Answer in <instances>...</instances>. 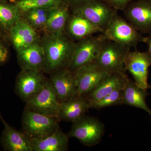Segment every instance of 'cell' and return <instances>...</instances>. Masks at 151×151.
<instances>
[{"instance_id": "d4e9b609", "label": "cell", "mask_w": 151, "mask_h": 151, "mask_svg": "<svg viewBox=\"0 0 151 151\" xmlns=\"http://www.w3.org/2000/svg\"><path fill=\"white\" fill-rule=\"evenodd\" d=\"M65 0H22L15 3L21 13L31 9L55 7L65 2Z\"/></svg>"}, {"instance_id": "2e32d148", "label": "cell", "mask_w": 151, "mask_h": 151, "mask_svg": "<svg viewBox=\"0 0 151 151\" xmlns=\"http://www.w3.org/2000/svg\"><path fill=\"white\" fill-rule=\"evenodd\" d=\"M74 73L78 96L84 97L94 89L108 74L100 70L94 63L79 68Z\"/></svg>"}, {"instance_id": "7c38bea8", "label": "cell", "mask_w": 151, "mask_h": 151, "mask_svg": "<svg viewBox=\"0 0 151 151\" xmlns=\"http://www.w3.org/2000/svg\"><path fill=\"white\" fill-rule=\"evenodd\" d=\"M49 80L60 103L78 96L75 75L68 68L52 72Z\"/></svg>"}, {"instance_id": "cb8c5ba5", "label": "cell", "mask_w": 151, "mask_h": 151, "mask_svg": "<svg viewBox=\"0 0 151 151\" xmlns=\"http://www.w3.org/2000/svg\"><path fill=\"white\" fill-rule=\"evenodd\" d=\"M57 7L31 9L22 13V17L35 29L43 30L50 14Z\"/></svg>"}, {"instance_id": "9a60e30c", "label": "cell", "mask_w": 151, "mask_h": 151, "mask_svg": "<svg viewBox=\"0 0 151 151\" xmlns=\"http://www.w3.org/2000/svg\"><path fill=\"white\" fill-rule=\"evenodd\" d=\"M16 52L18 63L21 69L45 71V54L40 42Z\"/></svg>"}, {"instance_id": "4316f807", "label": "cell", "mask_w": 151, "mask_h": 151, "mask_svg": "<svg viewBox=\"0 0 151 151\" xmlns=\"http://www.w3.org/2000/svg\"><path fill=\"white\" fill-rule=\"evenodd\" d=\"M5 38L2 35H0V65H4L7 62L9 57V51L5 42Z\"/></svg>"}, {"instance_id": "8992f818", "label": "cell", "mask_w": 151, "mask_h": 151, "mask_svg": "<svg viewBox=\"0 0 151 151\" xmlns=\"http://www.w3.org/2000/svg\"><path fill=\"white\" fill-rule=\"evenodd\" d=\"M106 40L103 34L100 33L75 42L71 61L68 68L74 73L79 68L93 63Z\"/></svg>"}, {"instance_id": "8fae6325", "label": "cell", "mask_w": 151, "mask_h": 151, "mask_svg": "<svg viewBox=\"0 0 151 151\" xmlns=\"http://www.w3.org/2000/svg\"><path fill=\"white\" fill-rule=\"evenodd\" d=\"M126 20L142 34L151 33V0H134L124 11Z\"/></svg>"}, {"instance_id": "ba28073f", "label": "cell", "mask_w": 151, "mask_h": 151, "mask_svg": "<svg viewBox=\"0 0 151 151\" xmlns=\"http://www.w3.org/2000/svg\"><path fill=\"white\" fill-rule=\"evenodd\" d=\"M47 80L43 71L21 69L16 79L15 93L25 103L43 89Z\"/></svg>"}, {"instance_id": "7a4b0ae2", "label": "cell", "mask_w": 151, "mask_h": 151, "mask_svg": "<svg viewBox=\"0 0 151 151\" xmlns=\"http://www.w3.org/2000/svg\"><path fill=\"white\" fill-rule=\"evenodd\" d=\"M70 6L71 12L84 17L104 31L118 13L102 0H80Z\"/></svg>"}, {"instance_id": "836d02e7", "label": "cell", "mask_w": 151, "mask_h": 151, "mask_svg": "<svg viewBox=\"0 0 151 151\" xmlns=\"http://www.w3.org/2000/svg\"></svg>"}, {"instance_id": "1f68e13d", "label": "cell", "mask_w": 151, "mask_h": 151, "mask_svg": "<svg viewBox=\"0 0 151 151\" xmlns=\"http://www.w3.org/2000/svg\"><path fill=\"white\" fill-rule=\"evenodd\" d=\"M1 1H9L10 0H1Z\"/></svg>"}, {"instance_id": "d6a6232c", "label": "cell", "mask_w": 151, "mask_h": 151, "mask_svg": "<svg viewBox=\"0 0 151 151\" xmlns=\"http://www.w3.org/2000/svg\"><path fill=\"white\" fill-rule=\"evenodd\" d=\"M0 80H1V73H0Z\"/></svg>"}, {"instance_id": "6da1fadb", "label": "cell", "mask_w": 151, "mask_h": 151, "mask_svg": "<svg viewBox=\"0 0 151 151\" xmlns=\"http://www.w3.org/2000/svg\"><path fill=\"white\" fill-rule=\"evenodd\" d=\"M40 42L45 54V71L52 73L68 67L75 42L66 32L46 33L40 40Z\"/></svg>"}, {"instance_id": "30bf717a", "label": "cell", "mask_w": 151, "mask_h": 151, "mask_svg": "<svg viewBox=\"0 0 151 151\" xmlns=\"http://www.w3.org/2000/svg\"><path fill=\"white\" fill-rule=\"evenodd\" d=\"M151 58L148 52L130 50L125 60L126 71L128 70L132 74L138 86L146 90L151 88V85L148 82Z\"/></svg>"}, {"instance_id": "f1b7e54d", "label": "cell", "mask_w": 151, "mask_h": 151, "mask_svg": "<svg viewBox=\"0 0 151 151\" xmlns=\"http://www.w3.org/2000/svg\"><path fill=\"white\" fill-rule=\"evenodd\" d=\"M143 42H145L147 45L148 47V53L150 55L151 58V35L147 37H144L143 39Z\"/></svg>"}, {"instance_id": "3957f363", "label": "cell", "mask_w": 151, "mask_h": 151, "mask_svg": "<svg viewBox=\"0 0 151 151\" xmlns=\"http://www.w3.org/2000/svg\"><path fill=\"white\" fill-rule=\"evenodd\" d=\"M58 118L47 116L25 108L22 119V129L31 139L45 137L57 130Z\"/></svg>"}, {"instance_id": "4fadbf2b", "label": "cell", "mask_w": 151, "mask_h": 151, "mask_svg": "<svg viewBox=\"0 0 151 151\" xmlns=\"http://www.w3.org/2000/svg\"><path fill=\"white\" fill-rule=\"evenodd\" d=\"M129 78L126 72L108 73L84 97L89 104L96 102L116 90L124 89Z\"/></svg>"}, {"instance_id": "5bb4252c", "label": "cell", "mask_w": 151, "mask_h": 151, "mask_svg": "<svg viewBox=\"0 0 151 151\" xmlns=\"http://www.w3.org/2000/svg\"><path fill=\"white\" fill-rule=\"evenodd\" d=\"M8 40L16 51L40 42L37 30L22 17L11 28Z\"/></svg>"}, {"instance_id": "9c48e42d", "label": "cell", "mask_w": 151, "mask_h": 151, "mask_svg": "<svg viewBox=\"0 0 151 151\" xmlns=\"http://www.w3.org/2000/svg\"><path fill=\"white\" fill-rule=\"evenodd\" d=\"M25 103V108L31 111L58 118L61 103L49 79L43 89Z\"/></svg>"}, {"instance_id": "f546056e", "label": "cell", "mask_w": 151, "mask_h": 151, "mask_svg": "<svg viewBox=\"0 0 151 151\" xmlns=\"http://www.w3.org/2000/svg\"><path fill=\"white\" fill-rule=\"evenodd\" d=\"M65 1L66 2L68 3L69 5L70 6L71 5L75 4L77 2L79 1L80 0H65Z\"/></svg>"}, {"instance_id": "ac0fdd59", "label": "cell", "mask_w": 151, "mask_h": 151, "mask_svg": "<svg viewBox=\"0 0 151 151\" xmlns=\"http://www.w3.org/2000/svg\"><path fill=\"white\" fill-rule=\"evenodd\" d=\"M65 32L72 39L77 40L104 32L103 30L85 18L72 12L68 22Z\"/></svg>"}, {"instance_id": "44dd1931", "label": "cell", "mask_w": 151, "mask_h": 151, "mask_svg": "<svg viewBox=\"0 0 151 151\" xmlns=\"http://www.w3.org/2000/svg\"><path fill=\"white\" fill-rule=\"evenodd\" d=\"M123 92L124 105L140 108L151 116V110L146 103V99L150 94L146 89L141 88L129 78Z\"/></svg>"}, {"instance_id": "e0dca14e", "label": "cell", "mask_w": 151, "mask_h": 151, "mask_svg": "<svg viewBox=\"0 0 151 151\" xmlns=\"http://www.w3.org/2000/svg\"><path fill=\"white\" fill-rule=\"evenodd\" d=\"M0 119L4 126L1 138L4 150L33 151L30 139L23 132H19L9 125L0 113Z\"/></svg>"}, {"instance_id": "603a6c76", "label": "cell", "mask_w": 151, "mask_h": 151, "mask_svg": "<svg viewBox=\"0 0 151 151\" xmlns=\"http://www.w3.org/2000/svg\"><path fill=\"white\" fill-rule=\"evenodd\" d=\"M22 17V13L15 3L0 0V33L8 39L11 28Z\"/></svg>"}, {"instance_id": "4dcf8cb0", "label": "cell", "mask_w": 151, "mask_h": 151, "mask_svg": "<svg viewBox=\"0 0 151 151\" xmlns=\"http://www.w3.org/2000/svg\"><path fill=\"white\" fill-rule=\"evenodd\" d=\"M22 1V0H10L9 1L11 2H15L19 1Z\"/></svg>"}, {"instance_id": "5b68a950", "label": "cell", "mask_w": 151, "mask_h": 151, "mask_svg": "<svg viewBox=\"0 0 151 151\" xmlns=\"http://www.w3.org/2000/svg\"><path fill=\"white\" fill-rule=\"evenodd\" d=\"M105 132V125L99 119L86 115L73 122L68 132L69 138L77 139L86 147L99 144Z\"/></svg>"}, {"instance_id": "52a82bcc", "label": "cell", "mask_w": 151, "mask_h": 151, "mask_svg": "<svg viewBox=\"0 0 151 151\" xmlns=\"http://www.w3.org/2000/svg\"><path fill=\"white\" fill-rule=\"evenodd\" d=\"M106 39L112 41L128 48H136L143 42L144 37L126 19L118 13L114 17L111 23L103 33Z\"/></svg>"}, {"instance_id": "d6986e66", "label": "cell", "mask_w": 151, "mask_h": 151, "mask_svg": "<svg viewBox=\"0 0 151 151\" xmlns=\"http://www.w3.org/2000/svg\"><path fill=\"white\" fill-rule=\"evenodd\" d=\"M68 135L58 128L55 132L40 139H31L33 151H65L68 147Z\"/></svg>"}, {"instance_id": "ffe728a7", "label": "cell", "mask_w": 151, "mask_h": 151, "mask_svg": "<svg viewBox=\"0 0 151 151\" xmlns=\"http://www.w3.org/2000/svg\"><path fill=\"white\" fill-rule=\"evenodd\" d=\"M89 109V102L85 97L77 96L61 103L58 118L60 121L73 123L86 115Z\"/></svg>"}, {"instance_id": "7402d4cb", "label": "cell", "mask_w": 151, "mask_h": 151, "mask_svg": "<svg viewBox=\"0 0 151 151\" xmlns=\"http://www.w3.org/2000/svg\"><path fill=\"white\" fill-rule=\"evenodd\" d=\"M71 14L69 4L66 2L63 3L52 11L43 30L49 34L64 32Z\"/></svg>"}, {"instance_id": "83f0119b", "label": "cell", "mask_w": 151, "mask_h": 151, "mask_svg": "<svg viewBox=\"0 0 151 151\" xmlns=\"http://www.w3.org/2000/svg\"><path fill=\"white\" fill-rule=\"evenodd\" d=\"M114 9L124 11L129 4L134 0H102Z\"/></svg>"}, {"instance_id": "277c9868", "label": "cell", "mask_w": 151, "mask_h": 151, "mask_svg": "<svg viewBox=\"0 0 151 151\" xmlns=\"http://www.w3.org/2000/svg\"><path fill=\"white\" fill-rule=\"evenodd\" d=\"M130 50L128 47L107 40L92 63L105 73L126 72L125 60Z\"/></svg>"}, {"instance_id": "484cf974", "label": "cell", "mask_w": 151, "mask_h": 151, "mask_svg": "<svg viewBox=\"0 0 151 151\" xmlns=\"http://www.w3.org/2000/svg\"><path fill=\"white\" fill-rule=\"evenodd\" d=\"M123 89L116 90L98 101L90 103V108L100 110L111 106L124 105Z\"/></svg>"}]
</instances>
